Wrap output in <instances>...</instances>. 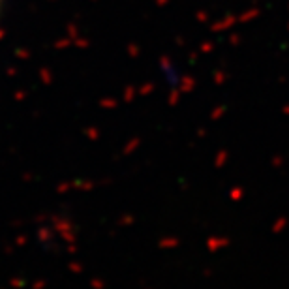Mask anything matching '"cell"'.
I'll list each match as a JSON object with an SVG mask.
<instances>
[{
    "label": "cell",
    "instance_id": "obj_1",
    "mask_svg": "<svg viewBox=\"0 0 289 289\" xmlns=\"http://www.w3.org/2000/svg\"><path fill=\"white\" fill-rule=\"evenodd\" d=\"M0 4H2V0H0Z\"/></svg>",
    "mask_w": 289,
    "mask_h": 289
}]
</instances>
